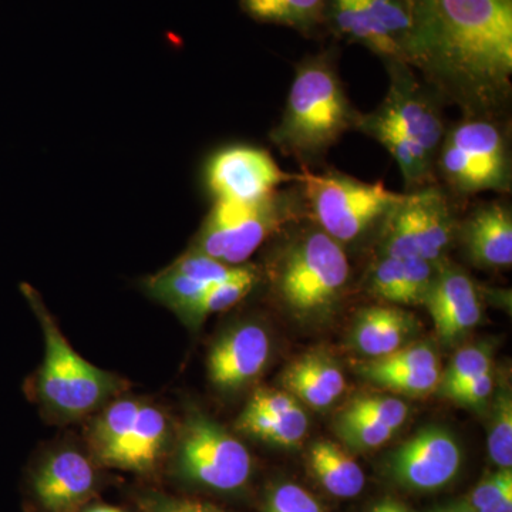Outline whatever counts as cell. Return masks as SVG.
<instances>
[{
    "instance_id": "6da1fadb",
    "label": "cell",
    "mask_w": 512,
    "mask_h": 512,
    "mask_svg": "<svg viewBox=\"0 0 512 512\" xmlns=\"http://www.w3.org/2000/svg\"><path fill=\"white\" fill-rule=\"evenodd\" d=\"M410 67L463 116L505 117L512 96V0H409Z\"/></svg>"
},
{
    "instance_id": "7a4b0ae2",
    "label": "cell",
    "mask_w": 512,
    "mask_h": 512,
    "mask_svg": "<svg viewBox=\"0 0 512 512\" xmlns=\"http://www.w3.org/2000/svg\"><path fill=\"white\" fill-rule=\"evenodd\" d=\"M336 56V49L320 50L296 64L284 113L269 133L279 151L302 170L322 164L330 148L355 130L360 114L340 79Z\"/></svg>"
},
{
    "instance_id": "3957f363",
    "label": "cell",
    "mask_w": 512,
    "mask_h": 512,
    "mask_svg": "<svg viewBox=\"0 0 512 512\" xmlns=\"http://www.w3.org/2000/svg\"><path fill=\"white\" fill-rule=\"evenodd\" d=\"M350 272L345 248L312 221L286 239L269 269L276 295L302 319L328 316L348 288Z\"/></svg>"
},
{
    "instance_id": "277c9868",
    "label": "cell",
    "mask_w": 512,
    "mask_h": 512,
    "mask_svg": "<svg viewBox=\"0 0 512 512\" xmlns=\"http://www.w3.org/2000/svg\"><path fill=\"white\" fill-rule=\"evenodd\" d=\"M45 335V359L37 373L36 394L50 413L64 420L82 419L126 390L127 383L83 359L64 338L39 293L20 286Z\"/></svg>"
},
{
    "instance_id": "5b68a950",
    "label": "cell",
    "mask_w": 512,
    "mask_h": 512,
    "mask_svg": "<svg viewBox=\"0 0 512 512\" xmlns=\"http://www.w3.org/2000/svg\"><path fill=\"white\" fill-rule=\"evenodd\" d=\"M296 184L306 217L343 248L372 232L379 238L384 222L404 197V192L387 190L383 183H365L338 170H302Z\"/></svg>"
},
{
    "instance_id": "8992f818",
    "label": "cell",
    "mask_w": 512,
    "mask_h": 512,
    "mask_svg": "<svg viewBox=\"0 0 512 512\" xmlns=\"http://www.w3.org/2000/svg\"><path fill=\"white\" fill-rule=\"evenodd\" d=\"M436 175L456 197L510 192L511 137L505 117L463 116L447 127L437 153Z\"/></svg>"
},
{
    "instance_id": "52a82bcc",
    "label": "cell",
    "mask_w": 512,
    "mask_h": 512,
    "mask_svg": "<svg viewBox=\"0 0 512 512\" xmlns=\"http://www.w3.org/2000/svg\"><path fill=\"white\" fill-rule=\"evenodd\" d=\"M301 217L305 204L296 183L254 204L215 201L190 249L225 265H245L266 239Z\"/></svg>"
},
{
    "instance_id": "ba28073f",
    "label": "cell",
    "mask_w": 512,
    "mask_h": 512,
    "mask_svg": "<svg viewBox=\"0 0 512 512\" xmlns=\"http://www.w3.org/2000/svg\"><path fill=\"white\" fill-rule=\"evenodd\" d=\"M457 228L450 192L439 183L426 185L404 192L384 222L377 249L382 256L421 258L441 265L457 242Z\"/></svg>"
},
{
    "instance_id": "9c48e42d",
    "label": "cell",
    "mask_w": 512,
    "mask_h": 512,
    "mask_svg": "<svg viewBox=\"0 0 512 512\" xmlns=\"http://www.w3.org/2000/svg\"><path fill=\"white\" fill-rule=\"evenodd\" d=\"M174 468L187 483L231 493L247 485L252 458L237 437L210 417L195 412L181 430Z\"/></svg>"
},
{
    "instance_id": "30bf717a",
    "label": "cell",
    "mask_w": 512,
    "mask_h": 512,
    "mask_svg": "<svg viewBox=\"0 0 512 512\" xmlns=\"http://www.w3.org/2000/svg\"><path fill=\"white\" fill-rule=\"evenodd\" d=\"M325 29L384 60L409 64L413 20L409 0H328Z\"/></svg>"
},
{
    "instance_id": "8fae6325",
    "label": "cell",
    "mask_w": 512,
    "mask_h": 512,
    "mask_svg": "<svg viewBox=\"0 0 512 512\" xmlns=\"http://www.w3.org/2000/svg\"><path fill=\"white\" fill-rule=\"evenodd\" d=\"M389 89L376 111L400 136L436 161L447 126L439 94L419 79L413 67L397 60H384Z\"/></svg>"
},
{
    "instance_id": "7c38bea8",
    "label": "cell",
    "mask_w": 512,
    "mask_h": 512,
    "mask_svg": "<svg viewBox=\"0 0 512 512\" xmlns=\"http://www.w3.org/2000/svg\"><path fill=\"white\" fill-rule=\"evenodd\" d=\"M296 180L298 174L285 173L269 151L245 144L221 148L205 167V183L215 201L254 204Z\"/></svg>"
},
{
    "instance_id": "4fadbf2b",
    "label": "cell",
    "mask_w": 512,
    "mask_h": 512,
    "mask_svg": "<svg viewBox=\"0 0 512 512\" xmlns=\"http://www.w3.org/2000/svg\"><path fill=\"white\" fill-rule=\"evenodd\" d=\"M463 451L453 434L441 427H424L390 456L389 473L397 484L413 491H437L460 473Z\"/></svg>"
},
{
    "instance_id": "5bb4252c",
    "label": "cell",
    "mask_w": 512,
    "mask_h": 512,
    "mask_svg": "<svg viewBox=\"0 0 512 512\" xmlns=\"http://www.w3.org/2000/svg\"><path fill=\"white\" fill-rule=\"evenodd\" d=\"M97 484L92 460L66 448L37 464L30 476V493L43 512H80L96 494Z\"/></svg>"
},
{
    "instance_id": "9a60e30c",
    "label": "cell",
    "mask_w": 512,
    "mask_h": 512,
    "mask_svg": "<svg viewBox=\"0 0 512 512\" xmlns=\"http://www.w3.org/2000/svg\"><path fill=\"white\" fill-rule=\"evenodd\" d=\"M441 342L457 345L483 318L480 293L473 279L458 266L443 262L423 303Z\"/></svg>"
},
{
    "instance_id": "2e32d148",
    "label": "cell",
    "mask_w": 512,
    "mask_h": 512,
    "mask_svg": "<svg viewBox=\"0 0 512 512\" xmlns=\"http://www.w3.org/2000/svg\"><path fill=\"white\" fill-rule=\"evenodd\" d=\"M271 355V340L254 323L238 326L217 340L208 355V376L218 389L238 390L261 375Z\"/></svg>"
},
{
    "instance_id": "e0dca14e",
    "label": "cell",
    "mask_w": 512,
    "mask_h": 512,
    "mask_svg": "<svg viewBox=\"0 0 512 512\" xmlns=\"http://www.w3.org/2000/svg\"><path fill=\"white\" fill-rule=\"evenodd\" d=\"M239 266L225 265L188 249L174 264L148 278L146 288L153 298L184 318L212 285L237 274Z\"/></svg>"
},
{
    "instance_id": "ac0fdd59",
    "label": "cell",
    "mask_w": 512,
    "mask_h": 512,
    "mask_svg": "<svg viewBox=\"0 0 512 512\" xmlns=\"http://www.w3.org/2000/svg\"><path fill=\"white\" fill-rule=\"evenodd\" d=\"M478 268L500 269L512 265V211L508 202H483L458 221L457 239Z\"/></svg>"
},
{
    "instance_id": "d6986e66",
    "label": "cell",
    "mask_w": 512,
    "mask_h": 512,
    "mask_svg": "<svg viewBox=\"0 0 512 512\" xmlns=\"http://www.w3.org/2000/svg\"><path fill=\"white\" fill-rule=\"evenodd\" d=\"M285 392L312 409H326L346 389L345 375L335 359L325 353L299 356L282 375Z\"/></svg>"
},
{
    "instance_id": "ffe728a7",
    "label": "cell",
    "mask_w": 512,
    "mask_h": 512,
    "mask_svg": "<svg viewBox=\"0 0 512 512\" xmlns=\"http://www.w3.org/2000/svg\"><path fill=\"white\" fill-rule=\"evenodd\" d=\"M168 441V420L164 412L140 403L136 420L107 467L133 473H150L160 463Z\"/></svg>"
},
{
    "instance_id": "44dd1931",
    "label": "cell",
    "mask_w": 512,
    "mask_h": 512,
    "mask_svg": "<svg viewBox=\"0 0 512 512\" xmlns=\"http://www.w3.org/2000/svg\"><path fill=\"white\" fill-rule=\"evenodd\" d=\"M414 333L412 313L393 306H370L357 315L350 340L357 352L379 359L409 345Z\"/></svg>"
},
{
    "instance_id": "7402d4cb",
    "label": "cell",
    "mask_w": 512,
    "mask_h": 512,
    "mask_svg": "<svg viewBox=\"0 0 512 512\" xmlns=\"http://www.w3.org/2000/svg\"><path fill=\"white\" fill-rule=\"evenodd\" d=\"M355 130L373 138L389 151L402 171L407 191L437 183L436 161L400 136L399 131L376 110L360 113Z\"/></svg>"
},
{
    "instance_id": "603a6c76",
    "label": "cell",
    "mask_w": 512,
    "mask_h": 512,
    "mask_svg": "<svg viewBox=\"0 0 512 512\" xmlns=\"http://www.w3.org/2000/svg\"><path fill=\"white\" fill-rule=\"evenodd\" d=\"M308 466L318 483L335 497L353 498L365 488L362 467L335 441H315L309 447Z\"/></svg>"
},
{
    "instance_id": "cb8c5ba5",
    "label": "cell",
    "mask_w": 512,
    "mask_h": 512,
    "mask_svg": "<svg viewBox=\"0 0 512 512\" xmlns=\"http://www.w3.org/2000/svg\"><path fill=\"white\" fill-rule=\"evenodd\" d=\"M328 0H239L242 12L255 22L284 26L313 37L325 29Z\"/></svg>"
},
{
    "instance_id": "d4e9b609",
    "label": "cell",
    "mask_w": 512,
    "mask_h": 512,
    "mask_svg": "<svg viewBox=\"0 0 512 512\" xmlns=\"http://www.w3.org/2000/svg\"><path fill=\"white\" fill-rule=\"evenodd\" d=\"M308 414L302 406L291 412L268 416L245 407L237 420V429L265 443L278 447L298 446L308 434Z\"/></svg>"
},
{
    "instance_id": "484cf974",
    "label": "cell",
    "mask_w": 512,
    "mask_h": 512,
    "mask_svg": "<svg viewBox=\"0 0 512 512\" xmlns=\"http://www.w3.org/2000/svg\"><path fill=\"white\" fill-rule=\"evenodd\" d=\"M138 400H117L99 414L89 431L90 447L96 460L107 466L136 420Z\"/></svg>"
},
{
    "instance_id": "4316f807",
    "label": "cell",
    "mask_w": 512,
    "mask_h": 512,
    "mask_svg": "<svg viewBox=\"0 0 512 512\" xmlns=\"http://www.w3.org/2000/svg\"><path fill=\"white\" fill-rule=\"evenodd\" d=\"M259 272L254 265H241L238 272L225 281L212 285L200 301L185 313L184 318L192 322H200L212 313L224 312L247 298L249 292L258 282Z\"/></svg>"
},
{
    "instance_id": "83f0119b",
    "label": "cell",
    "mask_w": 512,
    "mask_h": 512,
    "mask_svg": "<svg viewBox=\"0 0 512 512\" xmlns=\"http://www.w3.org/2000/svg\"><path fill=\"white\" fill-rule=\"evenodd\" d=\"M360 375L390 392L420 397L439 389L443 373L440 367L416 370H369L360 367Z\"/></svg>"
},
{
    "instance_id": "f1b7e54d",
    "label": "cell",
    "mask_w": 512,
    "mask_h": 512,
    "mask_svg": "<svg viewBox=\"0 0 512 512\" xmlns=\"http://www.w3.org/2000/svg\"><path fill=\"white\" fill-rule=\"evenodd\" d=\"M491 366H493V360L487 346L470 345L458 350L446 373L441 375L439 384L441 393L448 399L464 384L491 372L493 370Z\"/></svg>"
},
{
    "instance_id": "f546056e",
    "label": "cell",
    "mask_w": 512,
    "mask_h": 512,
    "mask_svg": "<svg viewBox=\"0 0 512 512\" xmlns=\"http://www.w3.org/2000/svg\"><path fill=\"white\" fill-rule=\"evenodd\" d=\"M488 456L498 468L512 467V397L507 387L495 397L488 430Z\"/></svg>"
},
{
    "instance_id": "4dcf8cb0",
    "label": "cell",
    "mask_w": 512,
    "mask_h": 512,
    "mask_svg": "<svg viewBox=\"0 0 512 512\" xmlns=\"http://www.w3.org/2000/svg\"><path fill=\"white\" fill-rule=\"evenodd\" d=\"M369 291L382 301L409 305L407 302V272L404 259L377 256L370 269Z\"/></svg>"
},
{
    "instance_id": "1f68e13d",
    "label": "cell",
    "mask_w": 512,
    "mask_h": 512,
    "mask_svg": "<svg viewBox=\"0 0 512 512\" xmlns=\"http://www.w3.org/2000/svg\"><path fill=\"white\" fill-rule=\"evenodd\" d=\"M342 414L365 417L397 430L406 423L409 406L403 400L387 394H360L346 406Z\"/></svg>"
},
{
    "instance_id": "d6a6232c",
    "label": "cell",
    "mask_w": 512,
    "mask_h": 512,
    "mask_svg": "<svg viewBox=\"0 0 512 512\" xmlns=\"http://www.w3.org/2000/svg\"><path fill=\"white\" fill-rule=\"evenodd\" d=\"M466 501L477 512H512L511 468L485 474Z\"/></svg>"
},
{
    "instance_id": "836d02e7",
    "label": "cell",
    "mask_w": 512,
    "mask_h": 512,
    "mask_svg": "<svg viewBox=\"0 0 512 512\" xmlns=\"http://www.w3.org/2000/svg\"><path fill=\"white\" fill-rule=\"evenodd\" d=\"M336 431L346 447L356 451H369L382 447L396 433V430L377 421L365 419V417L345 416V414H340L336 421Z\"/></svg>"
},
{
    "instance_id": "e575fe53",
    "label": "cell",
    "mask_w": 512,
    "mask_h": 512,
    "mask_svg": "<svg viewBox=\"0 0 512 512\" xmlns=\"http://www.w3.org/2000/svg\"><path fill=\"white\" fill-rule=\"evenodd\" d=\"M362 369L369 370H416L440 367V360L436 350L426 343H413L406 345L390 355L370 359Z\"/></svg>"
},
{
    "instance_id": "d590c367",
    "label": "cell",
    "mask_w": 512,
    "mask_h": 512,
    "mask_svg": "<svg viewBox=\"0 0 512 512\" xmlns=\"http://www.w3.org/2000/svg\"><path fill=\"white\" fill-rule=\"evenodd\" d=\"M262 512H323L315 497L301 485H276L266 498Z\"/></svg>"
},
{
    "instance_id": "8d00e7d4",
    "label": "cell",
    "mask_w": 512,
    "mask_h": 512,
    "mask_svg": "<svg viewBox=\"0 0 512 512\" xmlns=\"http://www.w3.org/2000/svg\"><path fill=\"white\" fill-rule=\"evenodd\" d=\"M143 512H227L217 505L194 498L150 495L143 501Z\"/></svg>"
},
{
    "instance_id": "74e56055",
    "label": "cell",
    "mask_w": 512,
    "mask_h": 512,
    "mask_svg": "<svg viewBox=\"0 0 512 512\" xmlns=\"http://www.w3.org/2000/svg\"><path fill=\"white\" fill-rule=\"evenodd\" d=\"M494 392L493 370L456 390L448 400L470 409L483 410Z\"/></svg>"
},
{
    "instance_id": "f35d334b",
    "label": "cell",
    "mask_w": 512,
    "mask_h": 512,
    "mask_svg": "<svg viewBox=\"0 0 512 512\" xmlns=\"http://www.w3.org/2000/svg\"><path fill=\"white\" fill-rule=\"evenodd\" d=\"M426 512H477L467 503L466 500L457 501V503H451L447 505H441V507L433 508Z\"/></svg>"
},
{
    "instance_id": "ab89813d",
    "label": "cell",
    "mask_w": 512,
    "mask_h": 512,
    "mask_svg": "<svg viewBox=\"0 0 512 512\" xmlns=\"http://www.w3.org/2000/svg\"><path fill=\"white\" fill-rule=\"evenodd\" d=\"M369 512H409L403 504L396 500H383L376 504Z\"/></svg>"
},
{
    "instance_id": "60d3db41",
    "label": "cell",
    "mask_w": 512,
    "mask_h": 512,
    "mask_svg": "<svg viewBox=\"0 0 512 512\" xmlns=\"http://www.w3.org/2000/svg\"><path fill=\"white\" fill-rule=\"evenodd\" d=\"M82 512H126L121 510L119 507H113V505L107 504H94L90 505V507L84 508Z\"/></svg>"
}]
</instances>
